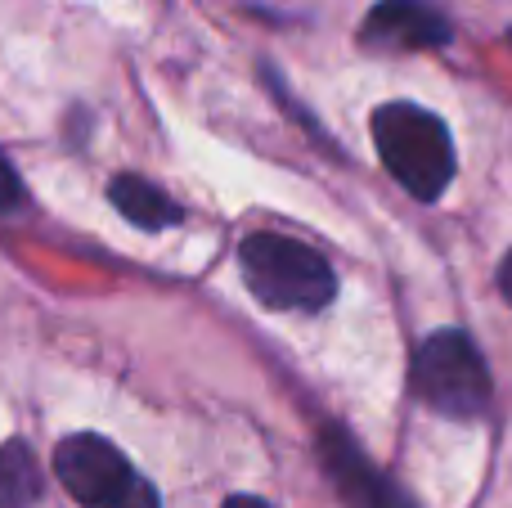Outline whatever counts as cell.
I'll return each instance as SVG.
<instances>
[{
    "label": "cell",
    "instance_id": "7c38bea8",
    "mask_svg": "<svg viewBox=\"0 0 512 508\" xmlns=\"http://www.w3.org/2000/svg\"><path fill=\"white\" fill-rule=\"evenodd\" d=\"M225 508H270L265 500H252V495H234V500H225Z\"/></svg>",
    "mask_w": 512,
    "mask_h": 508
},
{
    "label": "cell",
    "instance_id": "7a4b0ae2",
    "mask_svg": "<svg viewBox=\"0 0 512 508\" xmlns=\"http://www.w3.org/2000/svg\"><path fill=\"white\" fill-rule=\"evenodd\" d=\"M239 266L252 297L274 311H324L337 293V275L315 248L288 234H252L239 248Z\"/></svg>",
    "mask_w": 512,
    "mask_h": 508
},
{
    "label": "cell",
    "instance_id": "8fae6325",
    "mask_svg": "<svg viewBox=\"0 0 512 508\" xmlns=\"http://www.w3.org/2000/svg\"><path fill=\"white\" fill-rule=\"evenodd\" d=\"M499 293H504V302L512 306V252L504 257V266H499Z\"/></svg>",
    "mask_w": 512,
    "mask_h": 508
},
{
    "label": "cell",
    "instance_id": "8992f818",
    "mask_svg": "<svg viewBox=\"0 0 512 508\" xmlns=\"http://www.w3.org/2000/svg\"><path fill=\"white\" fill-rule=\"evenodd\" d=\"M360 41L373 50H436L450 45V23L427 0H378L360 27Z\"/></svg>",
    "mask_w": 512,
    "mask_h": 508
},
{
    "label": "cell",
    "instance_id": "5b68a950",
    "mask_svg": "<svg viewBox=\"0 0 512 508\" xmlns=\"http://www.w3.org/2000/svg\"><path fill=\"white\" fill-rule=\"evenodd\" d=\"M319 459H324V473L333 482V491L351 508H414L409 495L382 468H373L369 455L342 428L319 432Z\"/></svg>",
    "mask_w": 512,
    "mask_h": 508
},
{
    "label": "cell",
    "instance_id": "ba28073f",
    "mask_svg": "<svg viewBox=\"0 0 512 508\" xmlns=\"http://www.w3.org/2000/svg\"><path fill=\"white\" fill-rule=\"evenodd\" d=\"M36 495H41V477L27 446L23 441L0 446V508H32Z\"/></svg>",
    "mask_w": 512,
    "mask_h": 508
},
{
    "label": "cell",
    "instance_id": "9c48e42d",
    "mask_svg": "<svg viewBox=\"0 0 512 508\" xmlns=\"http://www.w3.org/2000/svg\"><path fill=\"white\" fill-rule=\"evenodd\" d=\"M23 203V180H18L14 162L0 153V212H9V207Z\"/></svg>",
    "mask_w": 512,
    "mask_h": 508
},
{
    "label": "cell",
    "instance_id": "30bf717a",
    "mask_svg": "<svg viewBox=\"0 0 512 508\" xmlns=\"http://www.w3.org/2000/svg\"><path fill=\"white\" fill-rule=\"evenodd\" d=\"M113 508H162V504H158V491H153L144 477H135V486H131V491H126Z\"/></svg>",
    "mask_w": 512,
    "mask_h": 508
},
{
    "label": "cell",
    "instance_id": "3957f363",
    "mask_svg": "<svg viewBox=\"0 0 512 508\" xmlns=\"http://www.w3.org/2000/svg\"><path fill=\"white\" fill-rule=\"evenodd\" d=\"M414 392L445 419H477L490 405V369L468 333L445 329L423 342L414 360Z\"/></svg>",
    "mask_w": 512,
    "mask_h": 508
},
{
    "label": "cell",
    "instance_id": "52a82bcc",
    "mask_svg": "<svg viewBox=\"0 0 512 508\" xmlns=\"http://www.w3.org/2000/svg\"><path fill=\"white\" fill-rule=\"evenodd\" d=\"M108 198H113L117 212L131 225H140V230H167V225L180 221V207L144 176H117L113 185H108Z\"/></svg>",
    "mask_w": 512,
    "mask_h": 508
},
{
    "label": "cell",
    "instance_id": "277c9868",
    "mask_svg": "<svg viewBox=\"0 0 512 508\" xmlns=\"http://www.w3.org/2000/svg\"><path fill=\"white\" fill-rule=\"evenodd\" d=\"M54 473H59V482L68 486V495L81 508H113L135 486L126 455L113 441L95 437V432H77V437L59 441Z\"/></svg>",
    "mask_w": 512,
    "mask_h": 508
},
{
    "label": "cell",
    "instance_id": "6da1fadb",
    "mask_svg": "<svg viewBox=\"0 0 512 508\" xmlns=\"http://www.w3.org/2000/svg\"><path fill=\"white\" fill-rule=\"evenodd\" d=\"M373 149H378L382 167L400 180L414 198L432 203L450 189L454 180V140L445 131V122L436 113L405 99H391L373 113L369 122Z\"/></svg>",
    "mask_w": 512,
    "mask_h": 508
}]
</instances>
